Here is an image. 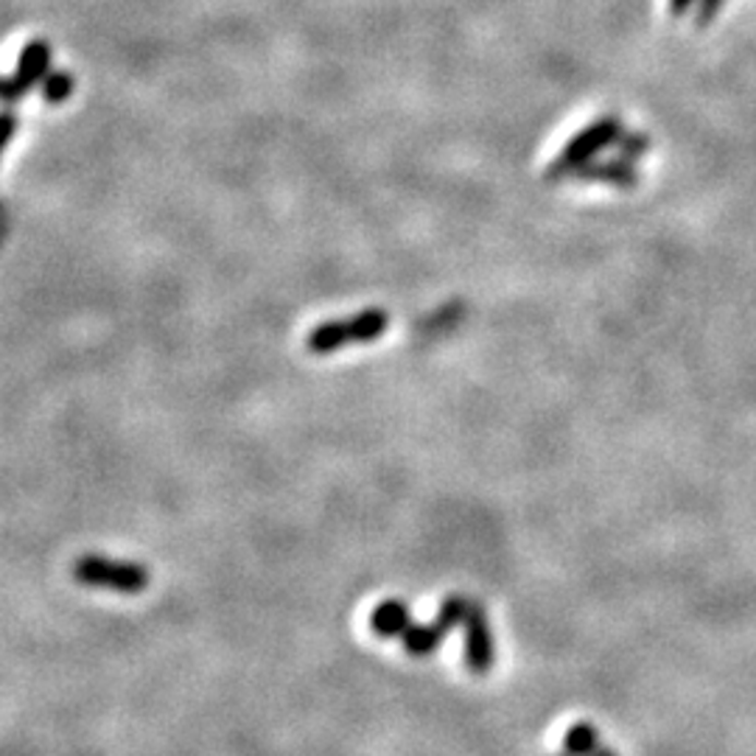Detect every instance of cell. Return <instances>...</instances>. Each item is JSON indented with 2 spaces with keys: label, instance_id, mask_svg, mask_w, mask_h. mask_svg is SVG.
Masks as SVG:
<instances>
[{
  "label": "cell",
  "instance_id": "4",
  "mask_svg": "<svg viewBox=\"0 0 756 756\" xmlns=\"http://www.w3.org/2000/svg\"><path fill=\"white\" fill-rule=\"evenodd\" d=\"M468 602L471 600H466V597L452 595L440 602V611L437 616H434V622H423V625L412 622V625L407 627V634L401 636L404 650H407L412 659H427V656L437 653V647L443 645V639L452 634L454 627L466 622Z\"/></svg>",
  "mask_w": 756,
  "mask_h": 756
},
{
  "label": "cell",
  "instance_id": "13",
  "mask_svg": "<svg viewBox=\"0 0 756 756\" xmlns=\"http://www.w3.org/2000/svg\"><path fill=\"white\" fill-rule=\"evenodd\" d=\"M695 7H698V0H670V3H667L670 14H675V17H681V14H686Z\"/></svg>",
  "mask_w": 756,
  "mask_h": 756
},
{
  "label": "cell",
  "instance_id": "10",
  "mask_svg": "<svg viewBox=\"0 0 756 756\" xmlns=\"http://www.w3.org/2000/svg\"><path fill=\"white\" fill-rule=\"evenodd\" d=\"M73 87H76V79L68 71H51L48 79L39 87V96L46 104H62L73 96Z\"/></svg>",
  "mask_w": 756,
  "mask_h": 756
},
{
  "label": "cell",
  "instance_id": "2",
  "mask_svg": "<svg viewBox=\"0 0 756 756\" xmlns=\"http://www.w3.org/2000/svg\"><path fill=\"white\" fill-rule=\"evenodd\" d=\"M622 132H625V127H622V121L616 116H602L597 118V121H591L586 130L577 132V135L563 146L561 155L547 166V180H572L586 163L597 160L600 152L616 146Z\"/></svg>",
  "mask_w": 756,
  "mask_h": 756
},
{
  "label": "cell",
  "instance_id": "12",
  "mask_svg": "<svg viewBox=\"0 0 756 756\" xmlns=\"http://www.w3.org/2000/svg\"><path fill=\"white\" fill-rule=\"evenodd\" d=\"M723 3L725 0H698V7H695V23H698L700 28L709 26L711 20L720 14Z\"/></svg>",
  "mask_w": 756,
  "mask_h": 756
},
{
  "label": "cell",
  "instance_id": "1",
  "mask_svg": "<svg viewBox=\"0 0 756 756\" xmlns=\"http://www.w3.org/2000/svg\"><path fill=\"white\" fill-rule=\"evenodd\" d=\"M389 328V314L384 309H364L353 317L345 320H325L314 325L305 336V350L314 356H328L336 350L350 348V345H368L382 339L384 331Z\"/></svg>",
  "mask_w": 756,
  "mask_h": 756
},
{
  "label": "cell",
  "instance_id": "7",
  "mask_svg": "<svg viewBox=\"0 0 756 756\" xmlns=\"http://www.w3.org/2000/svg\"><path fill=\"white\" fill-rule=\"evenodd\" d=\"M572 180L577 182H602L614 188H636L639 185V171L634 163L614 157V160H591L577 171Z\"/></svg>",
  "mask_w": 756,
  "mask_h": 756
},
{
  "label": "cell",
  "instance_id": "14",
  "mask_svg": "<svg viewBox=\"0 0 756 756\" xmlns=\"http://www.w3.org/2000/svg\"><path fill=\"white\" fill-rule=\"evenodd\" d=\"M14 132H17V116L12 110L3 116V143H12Z\"/></svg>",
  "mask_w": 756,
  "mask_h": 756
},
{
  "label": "cell",
  "instance_id": "8",
  "mask_svg": "<svg viewBox=\"0 0 756 756\" xmlns=\"http://www.w3.org/2000/svg\"><path fill=\"white\" fill-rule=\"evenodd\" d=\"M409 625H412V611L404 600H384L370 614V631L379 639H401Z\"/></svg>",
  "mask_w": 756,
  "mask_h": 756
},
{
  "label": "cell",
  "instance_id": "15",
  "mask_svg": "<svg viewBox=\"0 0 756 756\" xmlns=\"http://www.w3.org/2000/svg\"><path fill=\"white\" fill-rule=\"evenodd\" d=\"M595 756H616V754H614V751H611V748H600Z\"/></svg>",
  "mask_w": 756,
  "mask_h": 756
},
{
  "label": "cell",
  "instance_id": "5",
  "mask_svg": "<svg viewBox=\"0 0 756 756\" xmlns=\"http://www.w3.org/2000/svg\"><path fill=\"white\" fill-rule=\"evenodd\" d=\"M48 73H51V43L48 39H28L17 57V68L3 82V98H7V104L20 101L34 87H43Z\"/></svg>",
  "mask_w": 756,
  "mask_h": 756
},
{
  "label": "cell",
  "instance_id": "3",
  "mask_svg": "<svg viewBox=\"0 0 756 756\" xmlns=\"http://www.w3.org/2000/svg\"><path fill=\"white\" fill-rule=\"evenodd\" d=\"M73 580L79 586L101 588V591H116V595H143L149 588V569L135 561H116V557L79 555L71 569Z\"/></svg>",
  "mask_w": 756,
  "mask_h": 756
},
{
  "label": "cell",
  "instance_id": "9",
  "mask_svg": "<svg viewBox=\"0 0 756 756\" xmlns=\"http://www.w3.org/2000/svg\"><path fill=\"white\" fill-rule=\"evenodd\" d=\"M563 748H566V756H595L600 751V734L595 725L577 723L566 731Z\"/></svg>",
  "mask_w": 756,
  "mask_h": 756
},
{
  "label": "cell",
  "instance_id": "11",
  "mask_svg": "<svg viewBox=\"0 0 756 756\" xmlns=\"http://www.w3.org/2000/svg\"><path fill=\"white\" fill-rule=\"evenodd\" d=\"M616 152H620V157L622 160H627V163H636V160H641V157L647 155V152L653 149V141L645 135V132H622L620 135V141H616V146H614Z\"/></svg>",
  "mask_w": 756,
  "mask_h": 756
},
{
  "label": "cell",
  "instance_id": "6",
  "mask_svg": "<svg viewBox=\"0 0 756 756\" xmlns=\"http://www.w3.org/2000/svg\"><path fill=\"white\" fill-rule=\"evenodd\" d=\"M463 631H466V667L473 675H488L496 664V639H493L485 608L477 600L468 602Z\"/></svg>",
  "mask_w": 756,
  "mask_h": 756
}]
</instances>
